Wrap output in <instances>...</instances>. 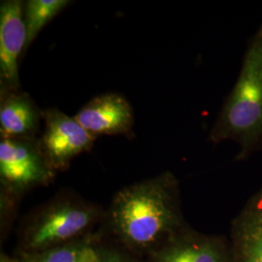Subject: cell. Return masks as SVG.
Here are the masks:
<instances>
[{"instance_id":"1","label":"cell","mask_w":262,"mask_h":262,"mask_svg":"<svg viewBox=\"0 0 262 262\" xmlns=\"http://www.w3.org/2000/svg\"><path fill=\"white\" fill-rule=\"evenodd\" d=\"M103 221L127 249L152 254L176 236L180 225L176 179L165 172L123 187Z\"/></svg>"},{"instance_id":"2","label":"cell","mask_w":262,"mask_h":262,"mask_svg":"<svg viewBox=\"0 0 262 262\" xmlns=\"http://www.w3.org/2000/svg\"><path fill=\"white\" fill-rule=\"evenodd\" d=\"M104 214L101 207L74 192H60L27 217L21 233V254L42 253L83 239L103 221Z\"/></svg>"},{"instance_id":"3","label":"cell","mask_w":262,"mask_h":262,"mask_svg":"<svg viewBox=\"0 0 262 262\" xmlns=\"http://www.w3.org/2000/svg\"><path fill=\"white\" fill-rule=\"evenodd\" d=\"M262 135V29L247 51L238 81L210 135L251 144Z\"/></svg>"},{"instance_id":"4","label":"cell","mask_w":262,"mask_h":262,"mask_svg":"<svg viewBox=\"0 0 262 262\" xmlns=\"http://www.w3.org/2000/svg\"><path fill=\"white\" fill-rule=\"evenodd\" d=\"M38 138H1V192L19 199L34 187L50 184L56 176Z\"/></svg>"},{"instance_id":"5","label":"cell","mask_w":262,"mask_h":262,"mask_svg":"<svg viewBox=\"0 0 262 262\" xmlns=\"http://www.w3.org/2000/svg\"><path fill=\"white\" fill-rule=\"evenodd\" d=\"M44 129L38 137L48 162L56 172L69 167L78 156L94 148L96 137L78 122L74 117L50 108L42 110Z\"/></svg>"},{"instance_id":"6","label":"cell","mask_w":262,"mask_h":262,"mask_svg":"<svg viewBox=\"0 0 262 262\" xmlns=\"http://www.w3.org/2000/svg\"><path fill=\"white\" fill-rule=\"evenodd\" d=\"M25 1L0 2V90L19 91V60L27 47Z\"/></svg>"},{"instance_id":"7","label":"cell","mask_w":262,"mask_h":262,"mask_svg":"<svg viewBox=\"0 0 262 262\" xmlns=\"http://www.w3.org/2000/svg\"><path fill=\"white\" fill-rule=\"evenodd\" d=\"M94 137L122 135L133 137L134 113L128 100L120 94L107 93L94 97L74 116Z\"/></svg>"},{"instance_id":"8","label":"cell","mask_w":262,"mask_h":262,"mask_svg":"<svg viewBox=\"0 0 262 262\" xmlns=\"http://www.w3.org/2000/svg\"><path fill=\"white\" fill-rule=\"evenodd\" d=\"M1 138H38L42 110L29 94L0 90Z\"/></svg>"},{"instance_id":"9","label":"cell","mask_w":262,"mask_h":262,"mask_svg":"<svg viewBox=\"0 0 262 262\" xmlns=\"http://www.w3.org/2000/svg\"><path fill=\"white\" fill-rule=\"evenodd\" d=\"M150 256V262H227L219 244L198 237L175 236Z\"/></svg>"},{"instance_id":"10","label":"cell","mask_w":262,"mask_h":262,"mask_svg":"<svg viewBox=\"0 0 262 262\" xmlns=\"http://www.w3.org/2000/svg\"><path fill=\"white\" fill-rule=\"evenodd\" d=\"M72 3L70 0H28L25 1L24 18L27 28V47L36 39L40 31ZM25 52V53H26Z\"/></svg>"},{"instance_id":"11","label":"cell","mask_w":262,"mask_h":262,"mask_svg":"<svg viewBox=\"0 0 262 262\" xmlns=\"http://www.w3.org/2000/svg\"><path fill=\"white\" fill-rule=\"evenodd\" d=\"M21 255L32 262H100V247L83 238L42 253Z\"/></svg>"},{"instance_id":"12","label":"cell","mask_w":262,"mask_h":262,"mask_svg":"<svg viewBox=\"0 0 262 262\" xmlns=\"http://www.w3.org/2000/svg\"><path fill=\"white\" fill-rule=\"evenodd\" d=\"M238 262H262V207L248 213L238 233Z\"/></svg>"},{"instance_id":"13","label":"cell","mask_w":262,"mask_h":262,"mask_svg":"<svg viewBox=\"0 0 262 262\" xmlns=\"http://www.w3.org/2000/svg\"><path fill=\"white\" fill-rule=\"evenodd\" d=\"M100 262H135L116 249L100 247Z\"/></svg>"},{"instance_id":"14","label":"cell","mask_w":262,"mask_h":262,"mask_svg":"<svg viewBox=\"0 0 262 262\" xmlns=\"http://www.w3.org/2000/svg\"><path fill=\"white\" fill-rule=\"evenodd\" d=\"M0 262H32L28 257L25 255H20V257H10L6 254H1Z\"/></svg>"}]
</instances>
